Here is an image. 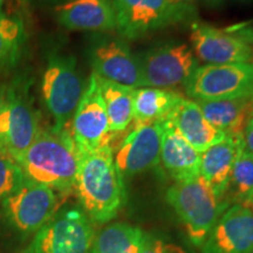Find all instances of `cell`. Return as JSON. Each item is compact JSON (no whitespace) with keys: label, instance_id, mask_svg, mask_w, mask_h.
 <instances>
[{"label":"cell","instance_id":"6da1fadb","mask_svg":"<svg viewBox=\"0 0 253 253\" xmlns=\"http://www.w3.org/2000/svg\"><path fill=\"white\" fill-rule=\"evenodd\" d=\"M74 189L84 213L95 223L115 218L125 203V183L110 144L81 153Z\"/></svg>","mask_w":253,"mask_h":253},{"label":"cell","instance_id":"7a4b0ae2","mask_svg":"<svg viewBox=\"0 0 253 253\" xmlns=\"http://www.w3.org/2000/svg\"><path fill=\"white\" fill-rule=\"evenodd\" d=\"M81 153L69 130H42L17 162L25 178L67 194L74 189Z\"/></svg>","mask_w":253,"mask_h":253},{"label":"cell","instance_id":"3957f363","mask_svg":"<svg viewBox=\"0 0 253 253\" xmlns=\"http://www.w3.org/2000/svg\"><path fill=\"white\" fill-rule=\"evenodd\" d=\"M167 202L171 205L192 244L202 246L218 218L227 209L217 199L201 176L184 182H176L168 189Z\"/></svg>","mask_w":253,"mask_h":253},{"label":"cell","instance_id":"277c9868","mask_svg":"<svg viewBox=\"0 0 253 253\" xmlns=\"http://www.w3.org/2000/svg\"><path fill=\"white\" fill-rule=\"evenodd\" d=\"M84 88L74 56L62 53L49 56L41 80V95L54 121L53 129L69 130Z\"/></svg>","mask_w":253,"mask_h":253},{"label":"cell","instance_id":"5b68a950","mask_svg":"<svg viewBox=\"0 0 253 253\" xmlns=\"http://www.w3.org/2000/svg\"><path fill=\"white\" fill-rule=\"evenodd\" d=\"M142 87L171 89L185 86L198 67L191 46L182 41H168L136 54Z\"/></svg>","mask_w":253,"mask_h":253},{"label":"cell","instance_id":"8992f818","mask_svg":"<svg viewBox=\"0 0 253 253\" xmlns=\"http://www.w3.org/2000/svg\"><path fill=\"white\" fill-rule=\"evenodd\" d=\"M192 101L253 96V62L203 65L195 69L184 86Z\"/></svg>","mask_w":253,"mask_h":253},{"label":"cell","instance_id":"52a82bcc","mask_svg":"<svg viewBox=\"0 0 253 253\" xmlns=\"http://www.w3.org/2000/svg\"><path fill=\"white\" fill-rule=\"evenodd\" d=\"M1 203L9 224L23 233L40 231L58 211L55 190L30 179H25Z\"/></svg>","mask_w":253,"mask_h":253},{"label":"cell","instance_id":"ba28073f","mask_svg":"<svg viewBox=\"0 0 253 253\" xmlns=\"http://www.w3.org/2000/svg\"><path fill=\"white\" fill-rule=\"evenodd\" d=\"M34 238L41 253H89L94 239L91 220L81 208H62Z\"/></svg>","mask_w":253,"mask_h":253},{"label":"cell","instance_id":"9c48e42d","mask_svg":"<svg viewBox=\"0 0 253 253\" xmlns=\"http://www.w3.org/2000/svg\"><path fill=\"white\" fill-rule=\"evenodd\" d=\"M69 128L80 153L96 150L112 142L114 135L110 132L106 107L94 73L88 80Z\"/></svg>","mask_w":253,"mask_h":253},{"label":"cell","instance_id":"30bf717a","mask_svg":"<svg viewBox=\"0 0 253 253\" xmlns=\"http://www.w3.org/2000/svg\"><path fill=\"white\" fill-rule=\"evenodd\" d=\"M190 40L196 58L205 65L253 62V46L229 28L192 21Z\"/></svg>","mask_w":253,"mask_h":253},{"label":"cell","instance_id":"8fae6325","mask_svg":"<svg viewBox=\"0 0 253 253\" xmlns=\"http://www.w3.org/2000/svg\"><path fill=\"white\" fill-rule=\"evenodd\" d=\"M7 95V134L5 150L15 161L36 140L39 128V114L34 108L26 81L14 80L6 86Z\"/></svg>","mask_w":253,"mask_h":253},{"label":"cell","instance_id":"7c38bea8","mask_svg":"<svg viewBox=\"0 0 253 253\" xmlns=\"http://www.w3.org/2000/svg\"><path fill=\"white\" fill-rule=\"evenodd\" d=\"M116 31L125 40H136L176 24L167 0H113Z\"/></svg>","mask_w":253,"mask_h":253},{"label":"cell","instance_id":"4fadbf2b","mask_svg":"<svg viewBox=\"0 0 253 253\" xmlns=\"http://www.w3.org/2000/svg\"><path fill=\"white\" fill-rule=\"evenodd\" d=\"M161 123L134 125L116 148L114 160L123 176H134L156 168L161 162Z\"/></svg>","mask_w":253,"mask_h":253},{"label":"cell","instance_id":"5bb4252c","mask_svg":"<svg viewBox=\"0 0 253 253\" xmlns=\"http://www.w3.org/2000/svg\"><path fill=\"white\" fill-rule=\"evenodd\" d=\"M89 59L93 73L99 78L126 87H142L136 54L120 36L96 41L90 48Z\"/></svg>","mask_w":253,"mask_h":253},{"label":"cell","instance_id":"9a60e30c","mask_svg":"<svg viewBox=\"0 0 253 253\" xmlns=\"http://www.w3.org/2000/svg\"><path fill=\"white\" fill-rule=\"evenodd\" d=\"M202 253H253V210L233 204L218 218Z\"/></svg>","mask_w":253,"mask_h":253},{"label":"cell","instance_id":"2e32d148","mask_svg":"<svg viewBox=\"0 0 253 253\" xmlns=\"http://www.w3.org/2000/svg\"><path fill=\"white\" fill-rule=\"evenodd\" d=\"M243 148H245L243 134H227L223 141L201 153L199 176L221 203H225L221 199L226 196L233 164Z\"/></svg>","mask_w":253,"mask_h":253},{"label":"cell","instance_id":"e0dca14e","mask_svg":"<svg viewBox=\"0 0 253 253\" xmlns=\"http://www.w3.org/2000/svg\"><path fill=\"white\" fill-rule=\"evenodd\" d=\"M58 23L69 31L116 30L113 0H67L55 7Z\"/></svg>","mask_w":253,"mask_h":253},{"label":"cell","instance_id":"ac0fdd59","mask_svg":"<svg viewBox=\"0 0 253 253\" xmlns=\"http://www.w3.org/2000/svg\"><path fill=\"white\" fill-rule=\"evenodd\" d=\"M162 130L161 161L176 182H184L199 177L201 153L179 134L168 120L160 122Z\"/></svg>","mask_w":253,"mask_h":253},{"label":"cell","instance_id":"d6986e66","mask_svg":"<svg viewBox=\"0 0 253 253\" xmlns=\"http://www.w3.org/2000/svg\"><path fill=\"white\" fill-rule=\"evenodd\" d=\"M168 121L178 130L183 137L198 153H203L213 144L223 141L227 135L225 131L213 126L207 121L198 104L192 100L183 97L172 110Z\"/></svg>","mask_w":253,"mask_h":253},{"label":"cell","instance_id":"ffe728a7","mask_svg":"<svg viewBox=\"0 0 253 253\" xmlns=\"http://www.w3.org/2000/svg\"><path fill=\"white\" fill-rule=\"evenodd\" d=\"M195 102L209 123L232 135L243 134L253 110V96Z\"/></svg>","mask_w":253,"mask_h":253},{"label":"cell","instance_id":"44dd1931","mask_svg":"<svg viewBox=\"0 0 253 253\" xmlns=\"http://www.w3.org/2000/svg\"><path fill=\"white\" fill-rule=\"evenodd\" d=\"M183 96L171 89L154 87L134 88L132 110L135 125H151L167 120Z\"/></svg>","mask_w":253,"mask_h":253},{"label":"cell","instance_id":"7402d4cb","mask_svg":"<svg viewBox=\"0 0 253 253\" xmlns=\"http://www.w3.org/2000/svg\"><path fill=\"white\" fill-rule=\"evenodd\" d=\"M96 79L108 116L110 132L113 135L122 134L129 128L134 119V110H132L134 88L106 80L97 75Z\"/></svg>","mask_w":253,"mask_h":253},{"label":"cell","instance_id":"603a6c76","mask_svg":"<svg viewBox=\"0 0 253 253\" xmlns=\"http://www.w3.org/2000/svg\"><path fill=\"white\" fill-rule=\"evenodd\" d=\"M144 232L126 223L107 225L93 239L91 253H140Z\"/></svg>","mask_w":253,"mask_h":253},{"label":"cell","instance_id":"cb8c5ba5","mask_svg":"<svg viewBox=\"0 0 253 253\" xmlns=\"http://www.w3.org/2000/svg\"><path fill=\"white\" fill-rule=\"evenodd\" d=\"M24 41L23 21L0 13V67H9L17 62Z\"/></svg>","mask_w":253,"mask_h":253},{"label":"cell","instance_id":"d4e9b609","mask_svg":"<svg viewBox=\"0 0 253 253\" xmlns=\"http://www.w3.org/2000/svg\"><path fill=\"white\" fill-rule=\"evenodd\" d=\"M253 192V154L243 148L233 164L226 195L245 205Z\"/></svg>","mask_w":253,"mask_h":253},{"label":"cell","instance_id":"484cf974","mask_svg":"<svg viewBox=\"0 0 253 253\" xmlns=\"http://www.w3.org/2000/svg\"><path fill=\"white\" fill-rule=\"evenodd\" d=\"M25 179L17 161L7 151L0 150V202L13 194Z\"/></svg>","mask_w":253,"mask_h":253},{"label":"cell","instance_id":"4316f807","mask_svg":"<svg viewBox=\"0 0 253 253\" xmlns=\"http://www.w3.org/2000/svg\"><path fill=\"white\" fill-rule=\"evenodd\" d=\"M140 253H185L181 246L158 238L156 236L144 233Z\"/></svg>","mask_w":253,"mask_h":253},{"label":"cell","instance_id":"83f0119b","mask_svg":"<svg viewBox=\"0 0 253 253\" xmlns=\"http://www.w3.org/2000/svg\"><path fill=\"white\" fill-rule=\"evenodd\" d=\"M197 0H167L168 5L171 8L173 18L176 24L190 21L197 15V7H196Z\"/></svg>","mask_w":253,"mask_h":253},{"label":"cell","instance_id":"f1b7e54d","mask_svg":"<svg viewBox=\"0 0 253 253\" xmlns=\"http://www.w3.org/2000/svg\"><path fill=\"white\" fill-rule=\"evenodd\" d=\"M7 134V95L6 86H0V150H5Z\"/></svg>","mask_w":253,"mask_h":253},{"label":"cell","instance_id":"f546056e","mask_svg":"<svg viewBox=\"0 0 253 253\" xmlns=\"http://www.w3.org/2000/svg\"><path fill=\"white\" fill-rule=\"evenodd\" d=\"M243 140H244L245 149L253 154V110L243 131Z\"/></svg>","mask_w":253,"mask_h":253},{"label":"cell","instance_id":"4dcf8cb0","mask_svg":"<svg viewBox=\"0 0 253 253\" xmlns=\"http://www.w3.org/2000/svg\"><path fill=\"white\" fill-rule=\"evenodd\" d=\"M21 253H41L40 248H39V244H38L37 239L34 238L33 240H32V243L30 244V246L25 249Z\"/></svg>","mask_w":253,"mask_h":253},{"label":"cell","instance_id":"1f68e13d","mask_svg":"<svg viewBox=\"0 0 253 253\" xmlns=\"http://www.w3.org/2000/svg\"><path fill=\"white\" fill-rule=\"evenodd\" d=\"M204 5H207L208 7L211 8H217L224 4L225 0H201Z\"/></svg>","mask_w":253,"mask_h":253},{"label":"cell","instance_id":"d6a6232c","mask_svg":"<svg viewBox=\"0 0 253 253\" xmlns=\"http://www.w3.org/2000/svg\"><path fill=\"white\" fill-rule=\"evenodd\" d=\"M42 1H46V2H54V4H62V2L67 1V0H42Z\"/></svg>","mask_w":253,"mask_h":253},{"label":"cell","instance_id":"836d02e7","mask_svg":"<svg viewBox=\"0 0 253 253\" xmlns=\"http://www.w3.org/2000/svg\"><path fill=\"white\" fill-rule=\"evenodd\" d=\"M246 204H252V205H253V192L251 194V196H250V198H249L248 203H246Z\"/></svg>","mask_w":253,"mask_h":253},{"label":"cell","instance_id":"e575fe53","mask_svg":"<svg viewBox=\"0 0 253 253\" xmlns=\"http://www.w3.org/2000/svg\"><path fill=\"white\" fill-rule=\"evenodd\" d=\"M237 1L244 2V4H248V2H251V1H253V0H237Z\"/></svg>","mask_w":253,"mask_h":253},{"label":"cell","instance_id":"d590c367","mask_svg":"<svg viewBox=\"0 0 253 253\" xmlns=\"http://www.w3.org/2000/svg\"><path fill=\"white\" fill-rule=\"evenodd\" d=\"M4 2H5V0H0V13H1V9H2V6H4Z\"/></svg>","mask_w":253,"mask_h":253}]
</instances>
